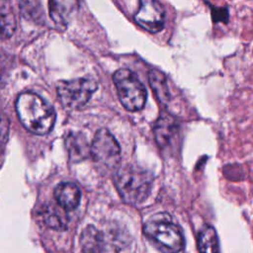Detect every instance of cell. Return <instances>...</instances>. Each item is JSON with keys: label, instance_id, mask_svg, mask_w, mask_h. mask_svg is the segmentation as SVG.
<instances>
[{"label": "cell", "instance_id": "cell-10", "mask_svg": "<svg viewBox=\"0 0 253 253\" xmlns=\"http://www.w3.org/2000/svg\"><path fill=\"white\" fill-rule=\"evenodd\" d=\"M65 147L72 162H80L90 156V144L81 132L70 131L65 136Z\"/></svg>", "mask_w": 253, "mask_h": 253}, {"label": "cell", "instance_id": "cell-3", "mask_svg": "<svg viewBox=\"0 0 253 253\" xmlns=\"http://www.w3.org/2000/svg\"><path fill=\"white\" fill-rule=\"evenodd\" d=\"M144 235L163 253H178L185 245L182 229L167 213L148 218L142 227Z\"/></svg>", "mask_w": 253, "mask_h": 253}, {"label": "cell", "instance_id": "cell-17", "mask_svg": "<svg viewBox=\"0 0 253 253\" xmlns=\"http://www.w3.org/2000/svg\"><path fill=\"white\" fill-rule=\"evenodd\" d=\"M9 132V123L6 119H0V141H6Z\"/></svg>", "mask_w": 253, "mask_h": 253}, {"label": "cell", "instance_id": "cell-11", "mask_svg": "<svg viewBox=\"0 0 253 253\" xmlns=\"http://www.w3.org/2000/svg\"><path fill=\"white\" fill-rule=\"evenodd\" d=\"M78 5L77 1H49V15L54 23L65 27L76 13Z\"/></svg>", "mask_w": 253, "mask_h": 253}, {"label": "cell", "instance_id": "cell-2", "mask_svg": "<svg viewBox=\"0 0 253 253\" xmlns=\"http://www.w3.org/2000/svg\"><path fill=\"white\" fill-rule=\"evenodd\" d=\"M115 186L122 199L129 205H138L147 199L152 186L151 174L131 164L117 169L114 175Z\"/></svg>", "mask_w": 253, "mask_h": 253}, {"label": "cell", "instance_id": "cell-12", "mask_svg": "<svg viewBox=\"0 0 253 253\" xmlns=\"http://www.w3.org/2000/svg\"><path fill=\"white\" fill-rule=\"evenodd\" d=\"M80 244L84 253H101L105 244L103 233L93 226H88L81 234Z\"/></svg>", "mask_w": 253, "mask_h": 253}, {"label": "cell", "instance_id": "cell-6", "mask_svg": "<svg viewBox=\"0 0 253 253\" xmlns=\"http://www.w3.org/2000/svg\"><path fill=\"white\" fill-rule=\"evenodd\" d=\"M90 155L97 168L107 173L117 168L121 158V148L114 135L107 128H100L90 145Z\"/></svg>", "mask_w": 253, "mask_h": 253}, {"label": "cell", "instance_id": "cell-16", "mask_svg": "<svg viewBox=\"0 0 253 253\" xmlns=\"http://www.w3.org/2000/svg\"><path fill=\"white\" fill-rule=\"evenodd\" d=\"M42 216L43 222L53 229L62 230L66 226V215L63 214L57 208L52 206L44 207L42 212Z\"/></svg>", "mask_w": 253, "mask_h": 253}, {"label": "cell", "instance_id": "cell-18", "mask_svg": "<svg viewBox=\"0 0 253 253\" xmlns=\"http://www.w3.org/2000/svg\"><path fill=\"white\" fill-rule=\"evenodd\" d=\"M2 61H1V55H0V76H1V74H2Z\"/></svg>", "mask_w": 253, "mask_h": 253}, {"label": "cell", "instance_id": "cell-14", "mask_svg": "<svg viewBox=\"0 0 253 253\" xmlns=\"http://www.w3.org/2000/svg\"><path fill=\"white\" fill-rule=\"evenodd\" d=\"M16 28V18L8 2L0 1V37H10Z\"/></svg>", "mask_w": 253, "mask_h": 253}, {"label": "cell", "instance_id": "cell-9", "mask_svg": "<svg viewBox=\"0 0 253 253\" xmlns=\"http://www.w3.org/2000/svg\"><path fill=\"white\" fill-rule=\"evenodd\" d=\"M54 198L57 204L65 211L75 210L81 198V192L72 182H62L54 189Z\"/></svg>", "mask_w": 253, "mask_h": 253}, {"label": "cell", "instance_id": "cell-4", "mask_svg": "<svg viewBox=\"0 0 253 253\" xmlns=\"http://www.w3.org/2000/svg\"><path fill=\"white\" fill-rule=\"evenodd\" d=\"M119 99L123 106L130 111L141 110L147 99V92L138 77L129 69H118L113 75Z\"/></svg>", "mask_w": 253, "mask_h": 253}, {"label": "cell", "instance_id": "cell-7", "mask_svg": "<svg viewBox=\"0 0 253 253\" xmlns=\"http://www.w3.org/2000/svg\"><path fill=\"white\" fill-rule=\"evenodd\" d=\"M165 16V10L159 2L143 0L134 15V20L144 30L150 33H157L164 27Z\"/></svg>", "mask_w": 253, "mask_h": 253}, {"label": "cell", "instance_id": "cell-8", "mask_svg": "<svg viewBox=\"0 0 253 253\" xmlns=\"http://www.w3.org/2000/svg\"><path fill=\"white\" fill-rule=\"evenodd\" d=\"M178 125L168 115H162L154 125V133L157 144L162 148H168L178 134Z\"/></svg>", "mask_w": 253, "mask_h": 253}, {"label": "cell", "instance_id": "cell-13", "mask_svg": "<svg viewBox=\"0 0 253 253\" xmlns=\"http://www.w3.org/2000/svg\"><path fill=\"white\" fill-rule=\"evenodd\" d=\"M200 253H219V245L216 232L212 226H204L198 237Z\"/></svg>", "mask_w": 253, "mask_h": 253}, {"label": "cell", "instance_id": "cell-5", "mask_svg": "<svg viewBox=\"0 0 253 253\" xmlns=\"http://www.w3.org/2000/svg\"><path fill=\"white\" fill-rule=\"evenodd\" d=\"M97 87L98 84L93 78L81 77L58 81L56 92L65 109L78 110L88 103Z\"/></svg>", "mask_w": 253, "mask_h": 253}, {"label": "cell", "instance_id": "cell-1", "mask_svg": "<svg viewBox=\"0 0 253 253\" xmlns=\"http://www.w3.org/2000/svg\"><path fill=\"white\" fill-rule=\"evenodd\" d=\"M16 112L22 125L36 134L48 133L55 123L51 105L34 92L21 93L16 100Z\"/></svg>", "mask_w": 253, "mask_h": 253}, {"label": "cell", "instance_id": "cell-15", "mask_svg": "<svg viewBox=\"0 0 253 253\" xmlns=\"http://www.w3.org/2000/svg\"><path fill=\"white\" fill-rule=\"evenodd\" d=\"M149 83L158 100L162 103H167L170 98V93L165 75L158 70H151L149 72Z\"/></svg>", "mask_w": 253, "mask_h": 253}]
</instances>
